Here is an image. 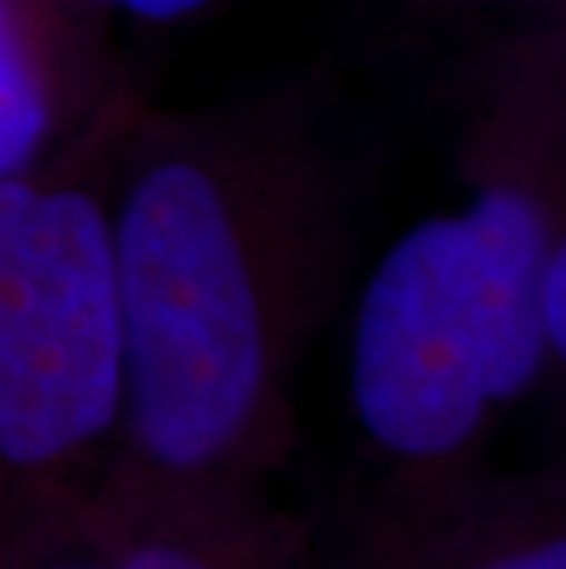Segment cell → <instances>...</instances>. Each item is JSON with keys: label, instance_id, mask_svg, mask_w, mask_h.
I'll use <instances>...</instances> for the list:
<instances>
[{"label": "cell", "instance_id": "cell-9", "mask_svg": "<svg viewBox=\"0 0 566 569\" xmlns=\"http://www.w3.org/2000/svg\"><path fill=\"white\" fill-rule=\"evenodd\" d=\"M81 4L96 8L107 19L122 16V19L148 22V27H180V22L207 16L221 0H81Z\"/></svg>", "mask_w": 566, "mask_h": 569}, {"label": "cell", "instance_id": "cell-6", "mask_svg": "<svg viewBox=\"0 0 566 569\" xmlns=\"http://www.w3.org/2000/svg\"><path fill=\"white\" fill-rule=\"evenodd\" d=\"M107 22L81 0H0V180L56 159L129 92Z\"/></svg>", "mask_w": 566, "mask_h": 569}, {"label": "cell", "instance_id": "cell-10", "mask_svg": "<svg viewBox=\"0 0 566 569\" xmlns=\"http://www.w3.org/2000/svg\"><path fill=\"white\" fill-rule=\"evenodd\" d=\"M540 323H545L548 349L556 357V365H563L566 353V250H559L548 261L545 280H540Z\"/></svg>", "mask_w": 566, "mask_h": 569}, {"label": "cell", "instance_id": "cell-1", "mask_svg": "<svg viewBox=\"0 0 566 569\" xmlns=\"http://www.w3.org/2000/svg\"><path fill=\"white\" fill-rule=\"evenodd\" d=\"M107 217L126 335L107 486L255 489L295 445V382L339 306L346 173L317 103H137L115 140Z\"/></svg>", "mask_w": 566, "mask_h": 569}, {"label": "cell", "instance_id": "cell-4", "mask_svg": "<svg viewBox=\"0 0 566 569\" xmlns=\"http://www.w3.org/2000/svg\"><path fill=\"white\" fill-rule=\"evenodd\" d=\"M320 569H566L563 470L379 481Z\"/></svg>", "mask_w": 566, "mask_h": 569}, {"label": "cell", "instance_id": "cell-8", "mask_svg": "<svg viewBox=\"0 0 566 569\" xmlns=\"http://www.w3.org/2000/svg\"><path fill=\"white\" fill-rule=\"evenodd\" d=\"M430 19L512 16L515 22H566V0H405Z\"/></svg>", "mask_w": 566, "mask_h": 569}, {"label": "cell", "instance_id": "cell-2", "mask_svg": "<svg viewBox=\"0 0 566 569\" xmlns=\"http://www.w3.org/2000/svg\"><path fill=\"white\" fill-rule=\"evenodd\" d=\"M566 30L515 22L464 96V202L405 228L357 290L346 390L379 481L486 467L500 422L556 365L540 280L566 250Z\"/></svg>", "mask_w": 566, "mask_h": 569}, {"label": "cell", "instance_id": "cell-7", "mask_svg": "<svg viewBox=\"0 0 566 569\" xmlns=\"http://www.w3.org/2000/svg\"><path fill=\"white\" fill-rule=\"evenodd\" d=\"M0 569H107L78 518L0 526Z\"/></svg>", "mask_w": 566, "mask_h": 569}, {"label": "cell", "instance_id": "cell-5", "mask_svg": "<svg viewBox=\"0 0 566 569\" xmlns=\"http://www.w3.org/2000/svg\"><path fill=\"white\" fill-rule=\"evenodd\" d=\"M107 569H320L317 537L269 489H92L78 515Z\"/></svg>", "mask_w": 566, "mask_h": 569}, {"label": "cell", "instance_id": "cell-3", "mask_svg": "<svg viewBox=\"0 0 566 569\" xmlns=\"http://www.w3.org/2000/svg\"><path fill=\"white\" fill-rule=\"evenodd\" d=\"M126 92L92 129L0 180V526L78 518L111 467L126 335L107 217Z\"/></svg>", "mask_w": 566, "mask_h": 569}]
</instances>
